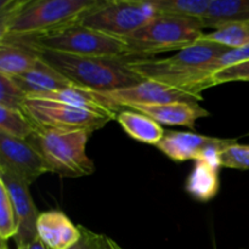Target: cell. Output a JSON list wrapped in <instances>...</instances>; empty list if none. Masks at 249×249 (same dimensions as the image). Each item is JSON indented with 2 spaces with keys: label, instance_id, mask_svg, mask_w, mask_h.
Here are the masks:
<instances>
[{
  "label": "cell",
  "instance_id": "277c9868",
  "mask_svg": "<svg viewBox=\"0 0 249 249\" xmlns=\"http://www.w3.org/2000/svg\"><path fill=\"white\" fill-rule=\"evenodd\" d=\"M0 43L16 44L32 50H48L75 56L128 58V46L123 39L88 28L82 26L79 21L48 33L2 39Z\"/></svg>",
  "mask_w": 249,
  "mask_h": 249
},
{
  "label": "cell",
  "instance_id": "8fae6325",
  "mask_svg": "<svg viewBox=\"0 0 249 249\" xmlns=\"http://www.w3.org/2000/svg\"><path fill=\"white\" fill-rule=\"evenodd\" d=\"M0 167L16 173L29 185L44 173L50 172L44 158L31 142L2 133H0Z\"/></svg>",
  "mask_w": 249,
  "mask_h": 249
},
{
  "label": "cell",
  "instance_id": "d6a6232c",
  "mask_svg": "<svg viewBox=\"0 0 249 249\" xmlns=\"http://www.w3.org/2000/svg\"><path fill=\"white\" fill-rule=\"evenodd\" d=\"M247 249H249V248H247Z\"/></svg>",
  "mask_w": 249,
  "mask_h": 249
},
{
  "label": "cell",
  "instance_id": "2e32d148",
  "mask_svg": "<svg viewBox=\"0 0 249 249\" xmlns=\"http://www.w3.org/2000/svg\"><path fill=\"white\" fill-rule=\"evenodd\" d=\"M199 21L203 28L219 29L229 23L249 21V0H211Z\"/></svg>",
  "mask_w": 249,
  "mask_h": 249
},
{
  "label": "cell",
  "instance_id": "ffe728a7",
  "mask_svg": "<svg viewBox=\"0 0 249 249\" xmlns=\"http://www.w3.org/2000/svg\"><path fill=\"white\" fill-rule=\"evenodd\" d=\"M211 0H152L158 15H173L201 19L207 14Z\"/></svg>",
  "mask_w": 249,
  "mask_h": 249
},
{
  "label": "cell",
  "instance_id": "f1b7e54d",
  "mask_svg": "<svg viewBox=\"0 0 249 249\" xmlns=\"http://www.w3.org/2000/svg\"><path fill=\"white\" fill-rule=\"evenodd\" d=\"M17 249H50V248L46 247V246L44 245L43 241L38 237L34 241H32V242L27 243V245L19 246V247H17Z\"/></svg>",
  "mask_w": 249,
  "mask_h": 249
},
{
  "label": "cell",
  "instance_id": "30bf717a",
  "mask_svg": "<svg viewBox=\"0 0 249 249\" xmlns=\"http://www.w3.org/2000/svg\"><path fill=\"white\" fill-rule=\"evenodd\" d=\"M101 94L123 108H126L131 105H167L177 104V102L196 105L199 101H203V96L189 94L177 88L147 79L128 89L101 92Z\"/></svg>",
  "mask_w": 249,
  "mask_h": 249
},
{
  "label": "cell",
  "instance_id": "9a60e30c",
  "mask_svg": "<svg viewBox=\"0 0 249 249\" xmlns=\"http://www.w3.org/2000/svg\"><path fill=\"white\" fill-rule=\"evenodd\" d=\"M150 117L158 124L181 125L190 129L195 128L198 119L209 117V112L199 106V104H167V105H131L126 107Z\"/></svg>",
  "mask_w": 249,
  "mask_h": 249
},
{
  "label": "cell",
  "instance_id": "4fadbf2b",
  "mask_svg": "<svg viewBox=\"0 0 249 249\" xmlns=\"http://www.w3.org/2000/svg\"><path fill=\"white\" fill-rule=\"evenodd\" d=\"M36 233L50 249H70L82 237L80 226H75L61 211H48L39 214Z\"/></svg>",
  "mask_w": 249,
  "mask_h": 249
},
{
  "label": "cell",
  "instance_id": "7a4b0ae2",
  "mask_svg": "<svg viewBox=\"0 0 249 249\" xmlns=\"http://www.w3.org/2000/svg\"><path fill=\"white\" fill-rule=\"evenodd\" d=\"M229 50L226 46L201 39L178 51L174 56L156 58H126L129 68L147 80L162 83L189 94L202 96L204 68L211 61Z\"/></svg>",
  "mask_w": 249,
  "mask_h": 249
},
{
  "label": "cell",
  "instance_id": "e0dca14e",
  "mask_svg": "<svg viewBox=\"0 0 249 249\" xmlns=\"http://www.w3.org/2000/svg\"><path fill=\"white\" fill-rule=\"evenodd\" d=\"M117 122L130 138L148 145L156 146L165 135L160 124L140 112L123 109L117 116Z\"/></svg>",
  "mask_w": 249,
  "mask_h": 249
},
{
  "label": "cell",
  "instance_id": "44dd1931",
  "mask_svg": "<svg viewBox=\"0 0 249 249\" xmlns=\"http://www.w3.org/2000/svg\"><path fill=\"white\" fill-rule=\"evenodd\" d=\"M36 128L23 112L0 107V133L19 140H28Z\"/></svg>",
  "mask_w": 249,
  "mask_h": 249
},
{
  "label": "cell",
  "instance_id": "603a6c76",
  "mask_svg": "<svg viewBox=\"0 0 249 249\" xmlns=\"http://www.w3.org/2000/svg\"><path fill=\"white\" fill-rule=\"evenodd\" d=\"M249 60V44L242 48L229 49L226 53L214 58L204 68V90L209 89V80L215 73Z\"/></svg>",
  "mask_w": 249,
  "mask_h": 249
},
{
  "label": "cell",
  "instance_id": "7c38bea8",
  "mask_svg": "<svg viewBox=\"0 0 249 249\" xmlns=\"http://www.w3.org/2000/svg\"><path fill=\"white\" fill-rule=\"evenodd\" d=\"M236 139H219L185 131H165L156 147L175 162L201 160L209 150L218 146H232Z\"/></svg>",
  "mask_w": 249,
  "mask_h": 249
},
{
  "label": "cell",
  "instance_id": "5b68a950",
  "mask_svg": "<svg viewBox=\"0 0 249 249\" xmlns=\"http://www.w3.org/2000/svg\"><path fill=\"white\" fill-rule=\"evenodd\" d=\"M202 22L191 17L157 15L139 31L123 39L128 46V58H150L173 50H182L204 36Z\"/></svg>",
  "mask_w": 249,
  "mask_h": 249
},
{
  "label": "cell",
  "instance_id": "9c48e42d",
  "mask_svg": "<svg viewBox=\"0 0 249 249\" xmlns=\"http://www.w3.org/2000/svg\"><path fill=\"white\" fill-rule=\"evenodd\" d=\"M0 181L6 187L16 213L18 224V232L15 237L16 247L27 245L38 238L36 220L40 214L29 192V184L16 173L2 167H0Z\"/></svg>",
  "mask_w": 249,
  "mask_h": 249
},
{
  "label": "cell",
  "instance_id": "4316f807",
  "mask_svg": "<svg viewBox=\"0 0 249 249\" xmlns=\"http://www.w3.org/2000/svg\"><path fill=\"white\" fill-rule=\"evenodd\" d=\"M229 82H249V60L215 73L209 80V88Z\"/></svg>",
  "mask_w": 249,
  "mask_h": 249
},
{
  "label": "cell",
  "instance_id": "d6986e66",
  "mask_svg": "<svg viewBox=\"0 0 249 249\" xmlns=\"http://www.w3.org/2000/svg\"><path fill=\"white\" fill-rule=\"evenodd\" d=\"M33 50L16 44L0 43V74L16 77L28 72L38 63Z\"/></svg>",
  "mask_w": 249,
  "mask_h": 249
},
{
  "label": "cell",
  "instance_id": "484cf974",
  "mask_svg": "<svg viewBox=\"0 0 249 249\" xmlns=\"http://www.w3.org/2000/svg\"><path fill=\"white\" fill-rule=\"evenodd\" d=\"M221 167L249 170V145H235L226 148L220 156Z\"/></svg>",
  "mask_w": 249,
  "mask_h": 249
},
{
  "label": "cell",
  "instance_id": "6da1fadb",
  "mask_svg": "<svg viewBox=\"0 0 249 249\" xmlns=\"http://www.w3.org/2000/svg\"><path fill=\"white\" fill-rule=\"evenodd\" d=\"M100 0H7L0 5V40L43 34L79 21Z\"/></svg>",
  "mask_w": 249,
  "mask_h": 249
},
{
  "label": "cell",
  "instance_id": "1f68e13d",
  "mask_svg": "<svg viewBox=\"0 0 249 249\" xmlns=\"http://www.w3.org/2000/svg\"><path fill=\"white\" fill-rule=\"evenodd\" d=\"M248 23H249V21H248Z\"/></svg>",
  "mask_w": 249,
  "mask_h": 249
},
{
  "label": "cell",
  "instance_id": "ac0fdd59",
  "mask_svg": "<svg viewBox=\"0 0 249 249\" xmlns=\"http://www.w3.org/2000/svg\"><path fill=\"white\" fill-rule=\"evenodd\" d=\"M219 168L209 164L207 160H195V165L186 180L185 189L201 202L213 199L219 191Z\"/></svg>",
  "mask_w": 249,
  "mask_h": 249
},
{
  "label": "cell",
  "instance_id": "f546056e",
  "mask_svg": "<svg viewBox=\"0 0 249 249\" xmlns=\"http://www.w3.org/2000/svg\"><path fill=\"white\" fill-rule=\"evenodd\" d=\"M101 249H122V247L112 238L101 235Z\"/></svg>",
  "mask_w": 249,
  "mask_h": 249
},
{
  "label": "cell",
  "instance_id": "ba28073f",
  "mask_svg": "<svg viewBox=\"0 0 249 249\" xmlns=\"http://www.w3.org/2000/svg\"><path fill=\"white\" fill-rule=\"evenodd\" d=\"M23 113L38 128L84 130L89 134L104 128L108 122L113 121L109 117L73 105L28 97L24 101Z\"/></svg>",
  "mask_w": 249,
  "mask_h": 249
},
{
  "label": "cell",
  "instance_id": "836d02e7",
  "mask_svg": "<svg viewBox=\"0 0 249 249\" xmlns=\"http://www.w3.org/2000/svg\"><path fill=\"white\" fill-rule=\"evenodd\" d=\"M122 249H123V248H122Z\"/></svg>",
  "mask_w": 249,
  "mask_h": 249
},
{
  "label": "cell",
  "instance_id": "3957f363",
  "mask_svg": "<svg viewBox=\"0 0 249 249\" xmlns=\"http://www.w3.org/2000/svg\"><path fill=\"white\" fill-rule=\"evenodd\" d=\"M33 51L44 62L78 87L95 92L128 89L145 80L129 68L126 58L75 56L48 50Z\"/></svg>",
  "mask_w": 249,
  "mask_h": 249
},
{
  "label": "cell",
  "instance_id": "4dcf8cb0",
  "mask_svg": "<svg viewBox=\"0 0 249 249\" xmlns=\"http://www.w3.org/2000/svg\"><path fill=\"white\" fill-rule=\"evenodd\" d=\"M0 249H9V247H7L6 242L5 241H1V246H0Z\"/></svg>",
  "mask_w": 249,
  "mask_h": 249
},
{
  "label": "cell",
  "instance_id": "5bb4252c",
  "mask_svg": "<svg viewBox=\"0 0 249 249\" xmlns=\"http://www.w3.org/2000/svg\"><path fill=\"white\" fill-rule=\"evenodd\" d=\"M10 78L21 88L27 97L40 96V95L78 87L72 80L61 74L58 71L44 62L41 58H39L38 63L31 71Z\"/></svg>",
  "mask_w": 249,
  "mask_h": 249
},
{
  "label": "cell",
  "instance_id": "83f0119b",
  "mask_svg": "<svg viewBox=\"0 0 249 249\" xmlns=\"http://www.w3.org/2000/svg\"><path fill=\"white\" fill-rule=\"evenodd\" d=\"M80 231L82 237L70 249H101V235L92 232L84 226H80Z\"/></svg>",
  "mask_w": 249,
  "mask_h": 249
},
{
  "label": "cell",
  "instance_id": "d4e9b609",
  "mask_svg": "<svg viewBox=\"0 0 249 249\" xmlns=\"http://www.w3.org/2000/svg\"><path fill=\"white\" fill-rule=\"evenodd\" d=\"M27 95L10 77L0 74V107L23 112Z\"/></svg>",
  "mask_w": 249,
  "mask_h": 249
},
{
  "label": "cell",
  "instance_id": "8992f818",
  "mask_svg": "<svg viewBox=\"0 0 249 249\" xmlns=\"http://www.w3.org/2000/svg\"><path fill=\"white\" fill-rule=\"evenodd\" d=\"M90 135L84 130L36 128L27 141L38 150L50 173L66 178H80L95 172L94 163L85 151Z\"/></svg>",
  "mask_w": 249,
  "mask_h": 249
},
{
  "label": "cell",
  "instance_id": "7402d4cb",
  "mask_svg": "<svg viewBox=\"0 0 249 249\" xmlns=\"http://www.w3.org/2000/svg\"><path fill=\"white\" fill-rule=\"evenodd\" d=\"M202 39L220 44L229 49L242 48L249 44V23L248 22L229 23L211 33H204Z\"/></svg>",
  "mask_w": 249,
  "mask_h": 249
},
{
  "label": "cell",
  "instance_id": "cb8c5ba5",
  "mask_svg": "<svg viewBox=\"0 0 249 249\" xmlns=\"http://www.w3.org/2000/svg\"><path fill=\"white\" fill-rule=\"evenodd\" d=\"M18 232L16 213L14 204L5 185L0 181V238L6 242L11 237H16Z\"/></svg>",
  "mask_w": 249,
  "mask_h": 249
},
{
  "label": "cell",
  "instance_id": "52a82bcc",
  "mask_svg": "<svg viewBox=\"0 0 249 249\" xmlns=\"http://www.w3.org/2000/svg\"><path fill=\"white\" fill-rule=\"evenodd\" d=\"M151 1L143 0H100L85 12L79 23L88 28L125 39L157 16Z\"/></svg>",
  "mask_w": 249,
  "mask_h": 249
}]
</instances>
